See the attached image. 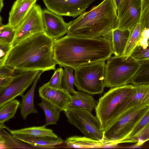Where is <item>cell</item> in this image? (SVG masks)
Masks as SVG:
<instances>
[{
  "instance_id": "1",
  "label": "cell",
  "mask_w": 149,
  "mask_h": 149,
  "mask_svg": "<svg viewBox=\"0 0 149 149\" xmlns=\"http://www.w3.org/2000/svg\"><path fill=\"white\" fill-rule=\"evenodd\" d=\"M53 48L57 64L74 70L105 61L113 54L111 41L102 36L88 38L66 35L55 40Z\"/></svg>"
},
{
  "instance_id": "2",
  "label": "cell",
  "mask_w": 149,
  "mask_h": 149,
  "mask_svg": "<svg viewBox=\"0 0 149 149\" xmlns=\"http://www.w3.org/2000/svg\"><path fill=\"white\" fill-rule=\"evenodd\" d=\"M54 41L44 32L29 36L12 47L4 65L20 72L55 70L57 63L54 57Z\"/></svg>"
},
{
  "instance_id": "3",
  "label": "cell",
  "mask_w": 149,
  "mask_h": 149,
  "mask_svg": "<svg viewBox=\"0 0 149 149\" xmlns=\"http://www.w3.org/2000/svg\"><path fill=\"white\" fill-rule=\"evenodd\" d=\"M117 11L112 0H104L68 23L67 35L88 38L102 36L111 41L112 30L117 25Z\"/></svg>"
},
{
  "instance_id": "4",
  "label": "cell",
  "mask_w": 149,
  "mask_h": 149,
  "mask_svg": "<svg viewBox=\"0 0 149 149\" xmlns=\"http://www.w3.org/2000/svg\"><path fill=\"white\" fill-rule=\"evenodd\" d=\"M134 87L129 84L111 88L99 98L95 112L104 132L119 119L122 105Z\"/></svg>"
},
{
  "instance_id": "5",
  "label": "cell",
  "mask_w": 149,
  "mask_h": 149,
  "mask_svg": "<svg viewBox=\"0 0 149 149\" xmlns=\"http://www.w3.org/2000/svg\"><path fill=\"white\" fill-rule=\"evenodd\" d=\"M105 68V87L113 88L131 84L141 64L131 56H111Z\"/></svg>"
},
{
  "instance_id": "6",
  "label": "cell",
  "mask_w": 149,
  "mask_h": 149,
  "mask_svg": "<svg viewBox=\"0 0 149 149\" xmlns=\"http://www.w3.org/2000/svg\"><path fill=\"white\" fill-rule=\"evenodd\" d=\"M105 61L79 66L74 70V85L77 89L91 95L104 91Z\"/></svg>"
},
{
  "instance_id": "7",
  "label": "cell",
  "mask_w": 149,
  "mask_h": 149,
  "mask_svg": "<svg viewBox=\"0 0 149 149\" xmlns=\"http://www.w3.org/2000/svg\"><path fill=\"white\" fill-rule=\"evenodd\" d=\"M68 122L78 129L84 136L104 140V132L97 117L91 112L79 108H68L63 111Z\"/></svg>"
},
{
  "instance_id": "8",
  "label": "cell",
  "mask_w": 149,
  "mask_h": 149,
  "mask_svg": "<svg viewBox=\"0 0 149 149\" xmlns=\"http://www.w3.org/2000/svg\"><path fill=\"white\" fill-rule=\"evenodd\" d=\"M149 109V105L142 107L124 115L104 132V140L117 146L126 137Z\"/></svg>"
},
{
  "instance_id": "9",
  "label": "cell",
  "mask_w": 149,
  "mask_h": 149,
  "mask_svg": "<svg viewBox=\"0 0 149 149\" xmlns=\"http://www.w3.org/2000/svg\"><path fill=\"white\" fill-rule=\"evenodd\" d=\"M40 71L23 72L14 75L9 84L0 91V107L7 102L22 95L33 83Z\"/></svg>"
},
{
  "instance_id": "10",
  "label": "cell",
  "mask_w": 149,
  "mask_h": 149,
  "mask_svg": "<svg viewBox=\"0 0 149 149\" xmlns=\"http://www.w3.org/2000/svg\"><path fill=\"white\" fill-rule=\"evenodd\" d=\"M42 12L40 6L35 4L25 19L15 29V35L12 44V47L29 36L44 32Z\"/></svg>"
},
{
  "instance_id": "11",
  "label": "cell",
  "mask_w": 149,
  "mask_h": 149,
  "mask_svg": "<svg viewBox=\"0 0 149 149\" xmlns=\"http://www.w3.org/2000/svg\"><path fill=\"white\" fill-rule=\"evenodd\" d=\"M117 11L116 28L130 31L140 23L141 0H121Z\"/></svg>"
},
{
  "instance_id": "12",
  "label": "cell",
  "mask_w": 149,
  "mask_h": 149,
  "mask_svg": "<svg viewBox=\"0 0 149 149\" xmlns=\"http://www.w3.org/2000/svg\"><path fill=\"white\" fill-rule=\"evenodd\" d=\"M47 9L61 15L75 17L97 0H43Z\"/></svg>"
},
{
  "instance_id": "13",
  "label": "cell",
  "mask_w": 149,
  "mask_h": 149,
  "mask_svg": "<svg viewBox=\"0 0 149 149\" xmlns=\"http://www.w3.org/2000/svg\"><path fill=\"white\" fill-rule=\"evenodd\" d=\"M42 18L44 32L54 41L67 33L68 23L65 22L62 16L45 9L42 10Z\"/></svg>"
},
{
  "instance_id": "14",
  "label": "cell",
  "mask_w": 149,
  "mask_h": 149,
  "mask_svg": "<svg viewBox=\"0 0 149 149\" xmlns=\"http://www.w3.org/2000/svg\"><path fill=\"white\" fill-rule=\"evenodd\" d=\"M40 97L59 108L62 111L67 109L71 101V95L66 89L50 87L46 83L38 90Z\"/></svg>"
},
{
  "instance_id": "15",
  "label": "cell",
  "mask_w": 149,
  "mask_h": 149,
  "mask_svg": "<svg viewBox=\"0 0 149 149\" xmlns=\"http://www.w3.org/2000/svg\"><path fill=\"white\" fill-rule=\"evenodd\" d=\"M37 0H16L9 13L8 24L16 29L25 19Z\"/></svg>"
},
{
  "instance_id": "16",
  "label": "cell",
  "mask_w": 149,
  "mask_h": 149,
  "mask_svg": "<svg viewBox=\"0 0 149 149\" xmlns=\"http://www.w3.org/2000/svg\"><path fill=\"white\" fill-rule=\"evenodd\" d=\"M64 143L65 148H112V145L105 140H97L84 136H73L67 138Z\"/></svg>"
},
{
  "instance_id": "17",
  "label": "cell",
  "mask_w": 149,
  "mask_h": 149,
  "mask_svg": "<svg viewBox=\"0 0 149 149\" xmlns=\"http://www.w3.org/2000/svg\"><path fill=\"white\" fill-rule=\"evenodd\" d=\"M18 140L29 145L33 148H54L64 143L61 138L44 137H23L14 136Z\"/></svg>"
},
{
  "instance_id": "18",
  "label": "cell",
  "mask_w": 149,
  "mask_h": 149,
  "mask_svg": "<svg viewBox=\"0 0 149 149\" xmlns=\"http://www.w3.org/2000/svg\"><path fill=\"white\" fill-rule=\"evenodd\" d=\"M42 72L41 71L39 72L31 88L25 95H23L21 96L22 100L19 107L22 116L24 120L25 119L27 116L31 113H36L38 112L34 104V94L36 84Z\"/></svg>"
},
{
  "instance_id": "19",
  "label": "cell",
  "mask_w": 149,
  "mask_h": 149,
  "mask_svg": "<svg viewBox=\"0 0 149 149\" xmlns=\"http://www.w3.org/2000/svg\"><path fill=\"white\" fill-rule=\"evenodd\" d=\"M91 95L81 91H76L71 95V101L68 108H79L91 112L96 109L98 101Z\"/></svg>"
},
{
  "instance_id": "20",
  "label": "cell",
  "mask_w": 149,
  "mask_h": 149,
  "mask_svg": "<svg viewBox=\"0 0 149 149\" xmlns=\"http://www.w3.org/2000/svg\"><path fill=\"white\" fill-rule=\"evenodd\" d=\"M45 125L41 126L32 127L17 130H10L5 127L10 133L14 136L23 137H44L57 138L58 137L53 131L46 127Z\"/></svg>"
},
{
  "instance_id": "21",
  "label": "cell",
  "mask_w": 149,
  "mask_h": 149,
  "mask_svg": "<svg viewBox=\"0 0 149 149\" xmlns=\"http://www.w3.org/2000/svg\"><path fill=\"white\" fill-rule=\"evenodd\" d=\"M130 31L116 28L112 31L111 42L113 54L115 56L122 55L125 50Z\"/></svg>"
},
{
  "instance_id": "22",
  "label": "cell",
  "mask_w": 149,
  "mask_h": 149,
  "mask_svg": "<svg viewBox=\"0 0 149 149\" xmlns=\"http://www.w3.org/2000/svg\"><path fill=\"white\" fill-rule=\"evenodd\" d=\"M38 104L45 113L46 118L45 125L47 126L56 124L62 111L57 107L43 99Z\"/></svg>"
},
{
  "instance_id": "23",
  "label": "cell",
  "mask_w": 149,
  "mask_h": 149,
  "mask_svg": "<svg viewBox=\"0 0 149 149\" xmlns=\"http://www.w3.org/2000/svg\"><path fill=\"white\" fill-rule=\"evenodd\" d=\"M20 104L19 101L14 99L0 107V128H4L5 123L14 117Z\"/></svg>"
},
{
  "instance_id": "24",
  "label": "cell",
  "mask_w": 149,
  "mask_h": 149,
  "mask_svg": "<svg viewBox=\"0 0 149 149\" xmlns=\"http://www.w3.org/2000/svg\"><path fill=\"white\" fill-rule=\"evenodd\" d=\"M138 61L141 65L131 84L134 86L149 85V59Z\"/></svg>"
},
{
  "instance_id": "25",
  "label": "cell",
  "mask_w": 149,
  "mask_h": 149,
  "mask_svg": "<svg viewBox=\"0 0 149 149\" xmlns=\"http://www.w3.org/2000/svg\"><path fill=\"white\" fill-rule=\"evenodd\" d=\"M126 46L122 56L128 58L137 46L139 42L141 32L140 24H137L130 31Z\"/></svg>"
},
{
  "instance_id": "26",
  "label": "cell",
  "mask_w": 149,
  "mask_h": 149,
  "mask_svg": "<svg viewBox=\"0 0 149 149\" xmlns=\"http://www.w3.org/2000/svg\"><path fill=\"white\" fill-rule=\"evenodd\" d=\"M149 125V109L130 134L120 143H134L135 139L140 132Z\"/></svg>"
},
{
  "instance_id": "27",
  "label": "cell",
  "mask_w": 149,
  "mask_h": 149,
  "mask_svg": "<svg viewBox=\"0 0 149 149\" xmlns=\"http://www.w3.org/2000/svg\"><path fill=\"white\" fill-rule=\"evenodd\" d=\"M74 69L67 66L64 67L63 75L62 78L63 88L67 90L71 95L76 92L74 87L75 78L73 74Z\"/></svg>"
},
{
  "instance_id": "28",
  "label": "cell",
  "mask_w": 149,
  "mask_h": 149,
  "mask_svg": "<svg viewBox=\"0 0 149 149\" xmlns=\"http://www.w3.org/2000/svg\"><path fill=\"white\" fill-rule=\"evenodd\" d=\"M2 20L1 17L0 42L12 45L15 37L16 29L8 24H3Z\"/></svg>"
},
{
  "instance_id": "29",
  "label": "cell",
  "mask_w": 149,
  "mask_h": 149,
  "mask_svg": "<svg viewBox=\"0 0 149 149\" xmlns=\"http://www.w3.org/2000/svg\"><path fill=\"white\" fill-rule=\"evenodd\" d=\"M141 14L140 20L141 31L149 29V0H141Z\"/></svg>"
},
{
  "instance_id": "30",
  "label": "cell",
  "mask_w": 149,
  "mask_h": 149,
  "mask_svg": "<svg viewBox=\"0 0 149 149\" xmlns=\"http://www.w3.org/2000/svg\"><path fill=\"white\" fill-rule=\"evenodd\" d=\"M63 73V69L61 67L55 70L50 79L46 84L49 86L54 88H62V80Z\"/></svg>"
},
{
  "instance_id": "31",
  "label": "cell",
  "mask_w": 149,
  "mask_h": 149,
  "mask_svg": "<svg viewBox=\"0 0 149 149\" xmlns=\"http://www.w3.org/2000/svg\"><path fill=\"white\" fill-rule=\"evenodd\" d=\"M130 56L137 61L149 59V40L148 45L145 49L137 46Z\"/></svg>"
},
{
  "instance_id": "32",
  "label": "cell",
  "mask_w": 149,
  "mask_h": 149,
  "mask_svg": "<svg viewBox=\"0 0 149 149\" xmlns=\"http://www.w3.org/2000/svg\"><path fill=\"white\" fill-rule=\"evenodd\" d=\"M149 140V125L143 130L136 138L134 146H140Z\"/></svg>"
},
{
  "instance_id": "33",
  "label": "cell",
  "mask_w": 149,
  "mask_h": 149,
  "mask_svg": "<svg viewBox=\"0 0 149 149\" xmlns=\"http://www.w3.org/2000/svg\"><path fill=\"white\" fill-rule=\"evenodd\" d=\"M12 47L9 44L0 42V67L4 65V62Z\"/></svg>"
},
{
  "instance_id": "34",
  "label": "cell",
  "mask_w": 149,
  "mask_h": 149,
  "mask_svg": "<svg viewBox=\"0 0 149 149\" xmlns=\"http://www.w3.org/2000/svg\"><path fill=\"white\" fill-rule=\"evenodd\" d=\"M15 70L5 65L0 67V76L12 77Z\"/></svg>"
},
{
  "instance_id": "35",
  "label": "cell",
  "mask_w": 149,
  "mask_h": 149,
  "mask_svg": "<svg viewBox=\"0 0 149 149\" xmlns=\"http://www.w3.org/2000/svg\"><path fill=\"white\" fill-rule=\"evenodd\" d=\"M13 77L0 76V91L9 84L12 79Z\"/></svg>"
},
{
  "instance_id": "36",
  "label": "cell",
  "mask_w": 149,
  "mask_h": 149,
  "mask_svg": "<svg viewBox=\"0 0 149 149\" xmlns=\"http://www.w3.org/2000/svg\"><path fill=\"white\" fill-rule=\"evenodd\" d=\"M117 11L121 0H112Z\"/></svg>"
},
{
  "instance_id": "37",
  "label": "cell",
  "mask_w": 149,
  "mask_h": 149,
  "mask_svg": "<svg viewBox=\"0 0 149 149\" xmlns=\"http://www.w3.org/2000/svg\"><path fill=\"white\" fill-rule=\"evenodd\" d=\"M0 12H1L2 9V8L3 7V0H0Z\"/></svg>"
}]
</instances>
